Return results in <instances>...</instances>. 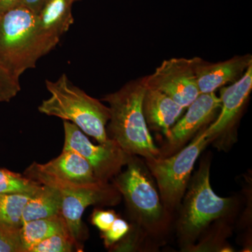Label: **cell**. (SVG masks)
<instances>
[{"label": "cell", "mask_w": 252, "mask_h": 252, "mask_svg": "<svg viewBox=\"0 0 252 252\" xmlns=\"http://www.w3.org/2000/svg\"><path fill=\"white\" fill-rule=\"evenodd\" d=\"M146 90L144 77L130 80L119 90L106 94L101 101L107 102L110 110L109 138L115 141L130 156L144 159L160 157L154 144L142 109Z\"/></svg>", "instance_id": "cell-1"}, {"label": "cell", "mask_w": 252, "mask_h": 252, "mask_svg": "<svg viewBox=\"0 0 252 252\" xmlns=\"http://www.w3.org/2000/svg\"><path fill=\"white\" fill-rule=\"evenodd\" d=\"M46 86L51 96L42 101L39 112L72 123L99 143L109 140V107L74 86L65 74L55 81L46 80Z\"/></svg>", "instance_id": "cell-2"}, {"label": "cell", "mask_w": 252, "mask_h": 252, "mask_svg": "<svg viewBox=\"0 0 252 252\" xmlns=\"http://www.w3.org/2000/svg\"><path fill=\"white\" fill-rule=\"evenodd\" d=\"M210 160L203 159L180 205L177 235L187 250L193 246L214 221L229 216L236 205L234 198L220 197L214 192L210 185Z\"/></svg>", "instance_id": "cell-3"}, {"label": "cell", "mask_w": 252, "mask_h": 252, "mask_svg": "<svg viewBox=\"0 0 252 252\" xmlns=\"http://www.w3.org/2000/svg\"><path fill=\"white\" fill-rule=\"evenodd\" d=\"M125 171L118 174L114 187L125 199L132 219L140 230L148 234L166 227L170 214L165 210L148 167L132 156Z\"/></svg>", "instance_id": "cell-4"}, {"label": "cell", "mask_w": 252, "mask_h": 252, "mask_svg": "<svg viewBox=\"0 0 252 252\" xmlns=\"http://www.w3.org/2000/svg\"><path fill=\"white\" fill-rule=\"evenodd\" d=\"M36 22V14L23 5L0 14V61L19 78L44 56Z\"/></svg>", "instance_id": "cell-5"}, {"label": "cell", "mask_w": 252, "mask_h": 252, "mask_svg": "<svg viewBox=\"0 0 252 252\" xmlns=\"http://www.w3.org/2000/svg\"><path fill=\"white\" fill-rule=\"evenodd\" d=\"M204 129L189 145L174 155L145 159L146 165L157 182L162 205L170 215L180 208L194 165L204 149L211 142L204 133Z\"/></svg>", "instance_id": "cell-6"}, {"label": "cell", "mask_w": 252, "mask_h": 252, "mask_svg": "<svg viewBox=\"0 0 252 252\" xmlns=\"http://www.w3.org/2000/svg\"><path fill=\"white\" fill-rule=\"evenodd\" d=\"M28 178L40 185L54 187L62 199L61 214L71 236L77 242L80 238L81 218L86 209L97 204H114L119 198V190L108 183L97 182L89 185H74L55 179L29 166L25 172Z\"/></svg>", "instance_id": "cell-7"}, {"label": "cell", "mask_w": 252, "mask_h": 252, "mask_svg": "<svg viewBox=\"0 0 252 252\" xmlns=\"http://www.w3.org/2000/svg\"><path fill=\"white\" fill-rule=\"evenodd\" d=\"M64 144L63 150H73L90 163L99 182L108 181L120 173L132 156L126 153L115 141L109 138L104 143L94 145L72 123L64 121Z\"/></svg>", "instance_id": "cell-8"}, {"label": "cell", "mask_w": 252, "mask_h": 252, "mask_svg": "<svg viewBox=\"0 0 252 252\" xmlns=\"http://www.w3.org/2000/svg\"><path fill=\"white\" fill-rule=\"evenodd\" d=\"M144 79L147 87L163 93L185 109L200 94L191 59L165 60Z\"/></svg>", "instance_id": "cell-9"}, {"label": "cell", "mask_w": 252, "mask_h": 252, "mask_svg": "<svg viewBox=\"0 0 252 252\" xmlns=\"http://www.w3.org/2000/svg\"><path fill=\"white\" fill-rule=\"evenodd\" d=\"M187 108L183 117L169 131L160 157H167L180 150L195 134L210 125L220 112V98L215 93L200 94Z\"/></svg>", "instance_id": "cell-10"}, {"label": "cell", "mask_w": 252, "mask_h": 252, "mask_svg": "<svg viewBox=\"0 0 252 252\" xmlns=\"http://www.w3.org/2000/svg\"><path fill=\"white\" fill-rule=\"evenodd\" d=\"M252 90V64L241 79L228 86L220 88V109L217 117L204 129L207 138L211 141L233 130Z\"/></svg>", "instance_id": "cell-11"}, {"label": "cell", "mask_w": 252, "mask_h": 252, "mask_svg": "<svg viewBox=\"0 0 252 252\" xmlns=\"http://www.w3.org/2000/svg\"><path fill=\"white\" fill-rule=\"evenodd\" d=\"M191 61L200 94H210L241 79L252 64V56H235L217 63L199 57L192 58Z\"/></svg>", "instance_id": "cell-12"}, {"label": "cell", "mask_w": 252, "mask_h": 252, "mask_svg": "<svg viewBox=\"0 0 252 252\" xmlns=\"http://www.w3.org/2000/svg\"><path fill=\"white\" fill-rule=\"evenodd\" d=\"M72 0H46L36 14V31L44 56L59 42L74 23Z\"/></svg>", "instance_id": "cell-13"}, {"label": "cell", "mask_w": 252, "mask_h": 252, "mask_svg": "<svg viewBox=\"0 0 252 252\" xmlns=\"http://www.w3.org/2000/svg\"><path fill=\"white\" fill-rule=\"evenodd\" d=\"M30 166L57 180L79 185L99 182L89 162L73 150H63L61 155L45 164L34 162Z\"/></svg>", "instance_id": "cell-14"}, {"label": "cell", "mask_w": 252, "mask_h": 252, "mask_svg": "<svg viewBox=\"0 0 252 252\" xmlns=\"http://www.w3.org/2000/svg\"><path fill=\"white\" fill-rule=\"evenodd\" d=\"M142 109L148 127L166 137L185 108L163 93L146 86Z\"/></svg>", "instance_id": "cell-15"}, {"label": "cell", "mask_w": 252, "mask_h": 252, "mask_svg": "<svg viewBox=\"0 0 252 252\" xmlns=\"http://www.w3.org/2000/svg\"><path fill=\"white\" fill-rule=\"evenodd\" d=\"M61 208L62 199L59 190L54 187L41 185L25 207L22 223L60 215Z\"/></svg>", "instance_id": "cell-16"}, {"label": "cell", "mask_w": 252, "mask_h": 252, "mask_svg": "<svg viewBox=\"0 0 252 252\" xmlns=\"http://www.w3.org/2000/svg\"><path fill=\"white\" fill-rule=\"evenodd\" d=\"M20 230L26 252H28L30 249L36 244L52 235L63 232H69L62 214L26 222L21 227Z\"/></svg>", "instance_id": "cell-17"}, {"label": "cell", "mask_w": 252, "mask_h": 252, "mask_svg": "<svg viewBox=\"0 0 252 252\" xmlns=\"http://www.w3.org/2000/svg\"><path fill=\"white\" fill-rule=\"evenodd\" d=\"M35 193L0 194V222L21 228L23 210Z\"/></svg>", "instance_id": "cell-18"}, {"label": "cell", "mask_w": 252, "mask_h": 252, "mask_svg": "<svg viewBox=\"0 0 252 252\" xmlns=\"http://www.w3.org/2000/svg\"><path fill=\"white\" fill-rule=\"evenodd\" d=\"M41 185L20 174L0 169V194L34 193Z\"/></svg>", "instance_id": "cell-19"}, {"label": "cell", "mask_w": 252, "mask_h": 252, "mask_svg": "<svg viewBox=\"0 0 252 252\" xmlns=\"http://www.w3.org/2000/svg\"><path fill=\"white\" fill-rule=\"evenodd\" d=\"M75 243L69 232H63L36 244L28 252H69Z\"/></svg>", "instance_id": "cell-20"}, {"label": "cell", "mask_w": 252, "mask_h": 252, "mask_svg": "<svg viewBox=\"0 0 252 252\" xmlns=\"http://www.w3.org/2000/svg\"><path fill=\"white\" fill-rule=\"evenodd\" d=\"M20 228L0 222V252H26Z\"/></svg>", "instance_id": "cell-21"}, {"label": "cell", "mask_w": 252, "mask_h": 252, "mask_svg": "<svg viewBox=\"0 0 252 252\" xmlns=\"http://www.w3.org/2000/svg\"><path fill=\"white\" fill-rule=\"evenodd\" d=\"M20 91L19 77L0 61V102H9Z\"/></svg>", "instance_id": "cell-22"}, {"label": "cell", "mask_w": 252, "mask_h": 252, "mask_svg": "<svg viewBox=\"0 0 252 252\" xmlns=\"http://www.w3.org/2000/svg\"><path fill=\"white\" fill-rule=\"evenodd\" d=\"M130 227L126 220L117 218L106 231L102 232V238L106 248H109L122 240L130 231Z\"/></svg>", "instance_id": "cell-23"}, {"label": "cell", "mask_w": 252, "mask_h": 252, "mask_svg": "<svg viewBox=\"0 0 252 252\" xmlns=\"http://www.w3.org/2000/svg\"><path fill=\"white\" fill-rule=\"evenodd\" d=\"M117 217L114 210H96L93 213L91 221L102 233L110 228Z\"/></svg>", "instance_id": "cell-24"}, {"label": "cell", "mask_w": 252, "mask_h": 252, "mask_svg": "<svg viewBox=\"0 0 252 252\" xmlns=\"http://www.w3.org/2000/svg\"><path fill=\"white\" fill-rule=\"evenodd\" d=\"M46 1V0H21L20 5H23L35 14H38Z\"/></svg>", "instance_id": "cell-25"}, {"label": "cell", "mask_w": 252, "mask_h": 252, "mask_svg": "<svg viewBox=\"0 0 252 252\" xmlns=\"http://www.w3.org/2000/svg\"><path fill=\"white\" fill-rule=\"evenodd\" d=\"M21 0H0V14L21 4Z\"/></svg>", "instance_id": "cell-26"}, {"label": "cell", "mask_w": 252, "mask_h": 252, "mask_svg": "<svg viewBox=\"0 0 252 252\" xmlns=\"http://www.w3.org/2000/svg\"><path fill=\"white\" fill-rule=\"evenodd\" d=\"M73 1H76V0H72Z\"/></svg>", "instance_id": "cell-27"}]
</instances>
